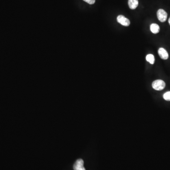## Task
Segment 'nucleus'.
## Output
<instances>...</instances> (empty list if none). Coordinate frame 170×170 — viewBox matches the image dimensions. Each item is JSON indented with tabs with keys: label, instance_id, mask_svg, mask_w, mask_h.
Wrapping results in <instances>:
<instances>
[{
	"label": "nucleus",
	"instance_id": "nucleus-1",
	"mask_svg": "<svg viewBox=\"0 0 170 170\" xmlns=\"http://www.w3.org/2000/svg\"><path fill=\"white\" fill-rule=\"evenodd\" d=\"M152 87L155 90L160 91L164 88L165 83L161 79L155 80L152 83Z\"/></svg>",
	"mask_w": 170,
	"mask_h": 170
},
{
	"label": "nucleus",
	"instance_id": "nucleus-2",
	"mask_svg": "<svg viewBox=\"0 0 170 170\" xmlns=\"http://www.w3.org/2000/svg\"><path fill=\"white\" fill-rule=\"evenodd\" d=\"M157 16L160 21L164 22L166 21L167 18V13L164 10L159 9L157 12Z\"/></svg>",
	"mask_w": 170,
	"mask_h": 170
},
{
	"label": "nucleus",
	"instance_id": "nucleus-3",
	"mask_svg": "<svg viewBox=\"0 0 170 170\" xmlns=\"http://www.w3.org/2000/svg\"><path fill=\"white\" fill-rule=\"evenodd\" d=\"M117 21L121 24L122 25L128 27L130 25V21L129 19H128L127 18H125L124 16L120 15L118 16L117 18Z\"/></svg>",
	"mask_w": 170,
	"mask_h": 170
},
{
	"label": "nucleus",
	"instance_id": "nucleus-4",
	"mask_svg": "<svg viewBox=\"0 0 170 170\" xmlns=\"http://www.w3.org/2000/svg\"><path fill=\"white\" fill-rule=\"evenodd\" d=\"M158 53L160 58L163 60H167L169 57V55L167 52L163 48H160L159 49Z\"/></svg>",
	"mask_w": 170,
	"mask_h": 170
},
{
	"label": "nucleus",
	"instance_id": "nucleus-5",
	"mask_svg": "<svg viewBox=\"0 0 170 170\" xmlns=\"http://www.w3.org/2000/svg\"><path fill=\"white\" fill-rule=\"evenodd\" d=\"M84 167V161L82 159H79L77 160L73 165V169L74 170H79L81 168Z\"/></svg>",
	"mask_w": 170,
	"mask_h": 170
},
{
	"label": "nucleus",
	"instance_id": "nucleus-6",
	"mask_svg": "<svg viewBox=\"0 0 170 170\" xmlns=\"http://www.w3.org/2000/svg\"><path fill=\"white\" fill-rule=\"evenodd\" d=\"M128 5L130 9L134 10L138 6V0H129Z\"/></svg>",
	"mask_w": 170,
	"mask_h": 170
},
{
	"label": "nucleus",
	"instance_id": "nucleus-7",
	"mask_svg": "<svg viewBox=\"0 0 170 170\" xmlns=\"http://www.w3.org/2000/svg\"><path fill=\"white\" fill-rule=\"evenodd\" d=\"M150 30L154 34H158L160 31V27L158 24L153 23L150 26Z\"/></svg>",
	"mask_w": 170,
	"mask_h": 170
},
{
	"label": "nucleus",
	"instance_id": "nucleus-8",
	"mask_svg": "<svg viewBox=\"0 0 170 170\" xmlns=\"http://www.w3.org/2000/svg\"><path fill=\"white\" fill-rule=\"evenodd\" d=\"M146 60L147 62H149L151 64H153L155 63V57L152 54H149L146 56Z\"/></svg>",
	"mask_w": 170,
	"mask_h": 170
},
{
	"label": "nucleus",
	"instance_id": "nucleus-9",
	"mask_svg": "<svg viewBox=\"0 0 170 170\" xmlns=\"http://www.w3.org/2000/svg\"><path fill=\"white\" fill-rule=\"evenodd\" d=\"M163 97L165 100L170 101V91L167 92L163 95Z\"/></svg>",
	"mask_w": 170,
	"mask_h": 170
},
{
	"label": "nucleus",
	"instance_id": "nucleus-10",
	"mask_svg": "<svg viewBox=\"0 0 170 170\" xmlns=\"http://www.w3.org/2000/svg\"><path fill=\"white\" fill-rule=\"evenodd\" d=\"M83 1L89 4H94L95 1V0H83Z\"/></svg>",
	"mask_w": 170,
	"mask_h": 170
},
{
	"label": "nucleus",
	"instance_id": "nucleus-11",
	"mask_svg": "<svg viewBox=\"0 0 170 170\" xmlns=\"http://www.w3.org/2000/svg\"><path fill=\"white\" fill-rule=\"evenodd\" d=\"M79 170H86V169H85V168H84V167H83L81 168H80V169H79Z\"/></svg>",
	"mask_w": 170,
	"mask_h": 170
},
{
	"label": "nucleus",
	"instance_id": "nucleus-12",
	"mask_svg": "<svg viewBox=\"0 0 170 170\" xmlns=\"http://www.w3.org/2000/svg\"><path fill=\"white\" fill-rule=\"evenodd\" d=\"M168 22H169V24H170V18H169V20H168Z\"/></svg>",
	"mask_w": 170,
	"mask_h": 170
}]
</instances>
